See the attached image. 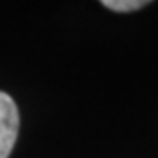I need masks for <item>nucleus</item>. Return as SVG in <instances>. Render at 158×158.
Masks as SVG:
<instances>
[{
  "mask_svg": "<svg viewBox=\"0 0 158 158\" xmlns=\"http://www.w3.org/2000/svg\"><path fill=\"white\" fill-rule=\"evenodd\" d=\"M19 130V113L11 95L0 91V158H9Z\"/></svg>",
  "mask_w": 158,
  "mask_h": 158,
  "instance_id": "f257e3e1",
  "label": "nucleus"
},
{
  "mask_svg": "<svg viewBox=\"0 0 158 158\" xmlns=\"http://www.w3.org/2000/svg\"><path fill=\"white\" fill-rule=\"evenodd\" d=\"M149 2L146 0H104L102 6L111 9L116 12H130V11H137L141 7L148 6Z\"/></svg>",
  "mask_w": 158,
  "mask_h": 158,
  "instance_id": "f03ea898",
  "label": "nucleus"
}]
</instances>
